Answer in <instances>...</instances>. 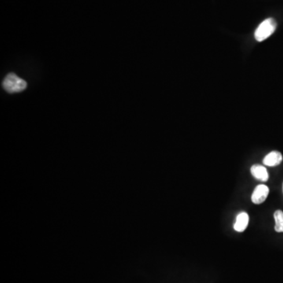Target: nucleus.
<instances>
[{"label": "nucleus", "mask_w": 283, "mask_h": 283, "mask_svg": "<svg viewBox=\"0 0 283 283\" xmlns=\"http://www.w3.org/2000/svg\"><path fill=\"white\" fill-rule=\"evenodd\" d=\"M283 161V155L279 151H272L264 158L263 163L267 166L275 167Z\"/></svg>", "instance_id": "5"}, {"label": "nucleus", "mask_w": 283, "mask_h": 283, "mask_svg": "<svg viewBox=\"0 0 283 283\" xmlns=\"http://www.w3.org/2000/svg\"><path fill=\"white\" fill-rule=\"evenodd\" d=\"M274 218L276 220L275 230L277 232H283V212L277 210L274 213Z\"/></svg>", "instance_id": "7"}, {"label": "nucleus", "mask_w": 283, "mask_h": 283, "mask_svg": "<svg viewBox=\"0 0 283 283\" xmlns=\"http://www.w3.org/2000/svg\"><path fill=\"white\" fill-rule=\"evenodd\" d=\"M269 195V188L266 185L261 184L256 187L253 195H252V202L257 205L263 203Z\"/></svg>", "instance_id": "3"}, {"label": "nucleus", "mask_w": 283, "mask_h": 283, "mask_svg": "<svg viewBox=\"0 0 283 283\" xmlns=\"http://www.w3.org/2000/svg\"><path fill=\"white\" fill-rule=\"evenodd\" d=\"M2 86L8 93L13 94L24 91L27 87V83L13 73H9L4 79Z\"/></svg>", "instance_id": "2"}, {"label": "nucleus", "mask_w": 283, "mask_h": 283, "mask_svg": "<svg viewBox=\"0 0 283 283\" xmlns=\"http://www.w3.org/2000/svg\"><path fill=\"white\" fill-rule=\"evenodd\" d=\"M277 28V22L274 18H268L261 23L255 31V38L258 42H262L274 33Z\"/></svg>", "instance_id": "1"}, {"label": "nucleus", "mask_w": 283, "mask_h": 283, "mask_svg": "<svg viewBox=\"0 0 283 283\" xmlns=\"http://www.w3.org/2000/svg\"><path fill=\"white\" fill-rule=\"evenodd\" d=\"M249 220H250V217L247 213L245 212L239 213L236 217L235 225H234L235 231L238 232H244L248 227Z\"/></svg>", "instance_id": "4"}, {"label": "nucleus", "mask_w": 283, "mask_h": 283, "mask_svg": "<svg viewBox=\"0 0 283 283\" xmlns=\"http://www.w3.org/2000/svg\"><path fill=\"white\" fill-rule=\"evenodd\" d=\"M251 173L260 181L266 182L269 180V172L267 171L266 168L262 165H255L252 166Z\"/></svg>", "instance_id": "6"}]
</instances>
